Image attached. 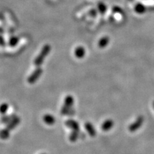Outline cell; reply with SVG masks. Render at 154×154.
I'll return each instance as SVG.
<instances>
[{"instance_id": "obj_9", "label": "cell", "mask_w": 154, "mask_h": 154, "mask_svg": "<svg viewBox=\"0 0 154 154\" xmlns=\"http://www.w3.org/2000/svg\"><path fill=\"white\" fill-rule=\"evenodd\" d=\"M74 103V98L72 96L68 95L65 98L64 100V105L65 107L68 108H70L71 107L73 106Z\"/></svg>"}, {"instance_id": "obj_19", "label": "cell", "mask_w": 154, "mask_h": 154, "mask_svg": "<svg viewBox=\"0 0 154 154\" xmlns=\"http://www.w3.org/2000/svg\"><path fill=\"white\" fill-rule=\"evenodd\" d=\"M5 42L4 41V39L3 38V37L0 36V45L5 46Z\"/></svg>"}, {"instance_id": "obj_4", "label": "cell", "mask_w": 154, "mask_h": 154, "mask_svg": "<svg viewBox=\"0 0 154 154\" xmlns=\"http://www.w3.org/2000/svg\"><path fill=\"white\" fill-rule=\"evenodd\" d=\"M74 55L78 58H84L85 55V50L82 46H78L74 50Z\"/></svg>"}, {"instance_id": "obj_10", "label": "cell", "mask_w": 154, "mask_h": 154, "mask_svg": "<svg viewBox=\"0 0 154 154\" xmlns=\"http://www.w3.org/2000/svg\"><path fill=\"white\" fill-rule=\"evenodd\" d=\"M19 122H20V119H19L18 117L15 118L11 122H10V123L7 125V128L9 130L13 129L15 127H16V126L19 123Z\"/></svg>"}, {"instance_id": "obj_5", "label": "cell", "mask_w": 154, "mask_h": 154, "mask_svg": "<svg viewBox=\"0 0 154 154\" xmlns=\"http://www.w3.org/2000/svg\"><path fill=\"white\" fill-rule=\"evenodd\" d=\"M43 121H44L45 123L47 125H52L55 123V119L52 115H51V114H45L44 117H43Z\"/></svg>"}, {"instance_id": "obj_3", "label": "cell", "mask_w": 154, "mask_h": 154, "mask_svg": "<svg viewBox=\"0 0 154 154\" xmlns=\"http://www.w3.org/2000/svg\"><path fill=\"white\" fill-rule=\"evenodd\" d=\"M143 116H139L137 118V120H136V121L134 122L133 124H132L130 126L129 129L131 132H134V131H136L137 129H138V128H139L142 123H143Z\"/></svg>"}, {"instance_id": "obj_14", "label": "cell", "mask_w": 154, "mask_h": 154, "mask_svg": "<svg viewBox=\"0 0 154 154\" xmlns=\"http://www.w3.org/2000/svg\"><path fill=\"white\" fill-rule=\"evenodd\" d=\"M8 109H9V105L6 103H4L0 105V113L2 114H5L7 112Z\"/></svg>"}, {"instance_id": "obj_18", "label": "cell", "mask_w": 154, "mask_h": 154, "mask_svg": "<svg viewBox=\"0 0 154 154\" xmlns=\"http://www.w3.org/2000/svg\"><path fill=\"white\" fill-rule=\"evenodd\" d=\"M112 10H114V12H119V13L121 12V9L118 7H114Z\"/></svg>"}, {"instance_id": "obj_13", "label": "cell", "mask_w": 154, "mask_h": 154, "mask_svg": "<svg viewBox=\"0 0 154 154\" xmlns=\"http://www.w3.org/2000/svg\"><path fill=\"white\" fill-rule=\"evenodd\" d=\"M9 137V132L8 129H5L0 132V137L3 139H6Z\"/></svg>"}, {"instance_id": "obj_21", "label": "cell", "mask_w": 154, "mask_h": 154, "mask_svg": "<svg viewBox=\"0 0 154 154\" xmlns=\"http://www.w3.org/2000/svg\"><path fill=\"white\" fill-rule=\"evenodd\" d=\"M42 154H45V153H42Z\"/></svg>"}, {"instance_id": "obj_8", "label": "cell", "mask_w": 154, "mask_h": 154, "mask_svg": "<svg viewBox=\"0 0 154 154\" xmlns=\"http://www.w3.org/2000/svg\"><path fill=\"white\" fill-rule=\"evenodd\" d=\"M113 125H114V123L111 120H107L102 124L101 129L104 130V131H107V130H109L111 128Z\"/></svg>"}, {"instance_id": "obj_1", "label": "cell", "mask_w": 154, "mask_h": 154, "mask_svg": "<svg viewBox=\"0 0 154 154\" xmlns=\"http://www.w3.org/2000/svg\"><path fill=\"white\" fill-rule=\"evenodd\" d=\"M50 50L51 46L50 45H45L43 46L40 53H39L37 55V57L35 58L34 64L37 67L41 66L43 62H44L45 58L48 56V55L50 53Z\"/></svg>"}, {"instance_id": "obj_2", "label": "cell", "mask_w": 154, "mask_h": 154, "mask_svg": "<svg viewBox=\"0 0 154 154\" xmlns=\"http://www.w3.org/2000/svg\"><path fill=\"white\" fill-rule=\"evenodd\" d=\"M42 73V69L41 68H37L34 72L31 73L30 77L28 78V82L30 84H35L36 81L38 80Z\"/></svg>"}, {"instance_id": "obj_7", "label": "cell", "mask_w": 154, "mask_h": 154, "mask_svg": "<svg viewBox=\"0 0 154 154\" xmlns=\"http://www.w3.org/2000/svg\"><path fill=\"white\" fill-rule=\"evenodd\" d=\"M146 9H146V7L142 3H137L136 4L135 7H134V10H135L136 12L139 14L145 13L146 12Z\"/></svg>"}, {"instance_id": "obj_6", "label": "cell", "mask_w": 154, "mask_h": 154, "mask_svg": "<svg viewBox=\"0 0 154 154\" xmlns=\"http://www.w3.org/2000/svg\"><path fill=\"white\" fill-rule=\"evenodd\" d=\"M109 41H110L109 38L107 36L101 38L100 39L99 42H98V46H99L100 48H105V47L109 45Z\"/></svg>"}, {"instance_id": "obj_11", "label": "cell", "mask_w": 154, "mask_h": 154, "mask_svg": "<svg viewBox=\"0 0 154 154\" xmlns=\"http://www.w3.org/2000/svg\"><path fill=\"white\" fill-rule=\"evenodd\" d=\"M85 128L87 130V131H88L89 132V134H90V136H95V134H96L95 130L94 129L93 126L90 123H87L85 124Z\"/></svg>"}, {"instance_id": "obj_20", "label": "cell", "mask_w": 154, "mask_h": 154, "mask_svg": "<svg viewBox=\"0 0 154 154\" xmlns=\"http://www.w3.org/2000/svg\"><path fill=\"white\" fill-rule=\"evenodd\" d=\"M153 108H154V101H153Z\"/></svg>"}, {"instance_id": "obj_16", "label": "cell", "mask_w": 154, "mask_h": 154, "mask_svg": "<svg viewBox=\"0 0 154 154\" xmlns=\"http://www.w3.org/2000/svg\"><path fill=\"white\" fill-rule=\"evenodd\" d=\"M98 10H99V12L101 14H104L107 10V7L104 3H100L98 4Z\"/></svg>"}, {"instance_id": "obj_15", "label": "cell", "mask_w": 154, "mask_h": 154, "mask_svg": "<svg viewBox=\"0 0 154 154\" xmlns=\"http://www.w3.org/2000/svg\"><path fill=\"white\" fill-rule=\"evenodd\" d=\"M19 42V38L17 37H11L9 41V45L12 47L16 46Z\"/></svg>"}, {"instance_id": "obj_12", "label": "cell", "mask_w": 154, "mask_h": 154, "mask_svg": "<svg viewBox=\"0 0 154 154\" xmlns=\"http://www.w3.org/2000/svg\"><path fill=\"white\" fill-rule=\"evenodd\" d=\"M66 125H68L69 127L72 128L74 130H77L79 128L78 124L77 123L76 121H74L73 120H68L66 122Z\"/></svg>"}, {"instance_id": "obj_17", "label": "cell", "mask_w": 154, "mask_h": 154, "mask_svg": "<svg viewBox=\"0 0 154 154\" xmlns=\"http://www.w3.org/2000/svg\"><path fill=\"white\" fill-rule=\"evenodd\" d=\"M78 136V134L77 133V132H74V133L72 134L70 136V140L72 141H74L77 139Z\"/></svg>"}]
</instances>
